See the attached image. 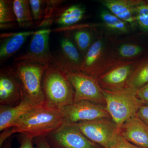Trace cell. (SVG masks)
Instances as JSON below:
<instances>
[{"label":"cell","mask_w":148,"mask_h":148,"mask_svg":"<svg viewBox=\"0 0 148 148\" xmlns=\"http://www.w3.org/2000/svg\"><path fill=\"white\" fill-rule=\"evenodd\" d=\"M37 106L23 96L17 106H0V131L12 127L23 115Z\"/></svg>","instance_id":"cell-16"},{"label":"cell","mask_w":148,"mask_h":148,"mask_svg":"<svg viewBox=\"0 0 148 148\" xmlns=\"http://www.w3.org/2000/svg\"><path fill=\"white\" fill-rule=\"evenodd\" d=\"M100 16L103 25L109 36H123L132 34L134 31L130 25L112 13L110 11H101Z\"/></svg>","instance_id":"cell-18"},{"label":"cell","mask_w":148,"mask_h":148,"mask_svg":"<svg viewBox=\"0 0 148 148\" xmlns=\"http://www.w3.org/2000/svg\"><path fill=\"white\" fill-rule=\"evenodd\" d=\"M35 32H24L1 34V38L3 39V41L0 48L1 62H5L17 52L27 38L33 36Z\"/></svg>","instance_id":"cell-17"},{"label":"cell","mask_w":148,"mask_h":148,"mask_svg":"<svg viewBox=\"0 0 148 148\" xmlns=\"http://www.w3.org/2000/svg\"><path fill=\"white\" fill-rule=\"evenodd\" d=\"M11 68L20 82L23 97L35 105L44 103L42 81L46 66L21 61H16Z\"/></svg>","instance_id":"cell-5"},{"label":"cell","mask_w":148,"mask_h":148,"mask_svg":"<svg viewBox=\"0 0 148 148\" xmlns=\"http://www.w3.org/2000/svg\"><path fill=\"white\" fill-rule=\"evenodd\" d=\"M34 143L36 148H52L48 142L46 137L34 138Z\"/></svg>","instance_id":"cell-31"},{"label":"cell","mask_w":148,"mask_h":148,"mask_svg":"<svg viewBox=\"0 0 148 148\" xmlns=\"http://www.w3.org/2000/svg\"><path fill=\"white\" fill-rule=\"evenodd\" d=\"M64 115L60 110L45 103L31 109L10 127L12 134H26L33 138L46 137L64 123Z\"/></svg>","instance_id":"cell-1"},{"label":"cell","mask_w":148,"mask_h":148,"mask_svg":"<svg viewBox=\"0 0 148 148\" xmlns=\"http://www.w3.org/2000/svg\"><path fill=\"white\" fill-rule=\"evenodd\" d=\"M56 66L66 73L71 83L75 92L74 102L85 100L106 104L103 89L97 79L81 72L72 71L59 62H56Z\"/></svg>","instance_id":"cell-7"},{"label":"cell","mask_w":148,"mask_h":148,"mask_svg":"<svg viewBox=\"0 0 148 148\" xmlns=\"http://www.w3.org/2000/svg\"><path fill=\"white\" fill-rule=\"evenodd\" d=\"M65 122L76 123L101 118L111 119L106 106L88 101H80L61 110Z\"/></svg>","instance_id":"cell-11"},{"label":"cell","mask_w":148,"mask_h":148,"mask_svg":"<svg viewBox=\"0 0 148 148\" xmlns=\"http://www.w3.org/2000/svg\"><path fill=\"white\" fill-rule=\"evenodd\" d=\"M14 9L17 25L20 28H32L35 23L32 17L29 1L14 0Z\"/></svg>","instance_id":"cell-21"},{"label":"cell","mask_w":148,"mask_h":148,"mask_svg":"<svg viewBox=\"0 0 148 148\" xmlns=\"http://www.w3.org/2000/svg\"><path fill=\"white\" fill-rule=\"evenodd\" d=\"M136 21L138 28L144 33H148V1L138 6L136 10Z\"/></svg>","instance_id":"cell-26"},{"label":"cell","mask_w":148,"mask_h":148,"mask_svg":"<svg viewBox=\"0 0 148 148\" xmlns=\"http://www.w3.org/2000/svg\"><path fill=\"white\" fill-rule=\"evenodd\" d=\"M92 31L86 29H79L75 31L72 38L83 58L87 53L95 38Z\"/></svg>","instance_id":"cell-23"},{"label":"cell","mask_w":148,"mask_h":148,"mask_svg":"<svg viewBox=\"0 0 148 148\" xmlns=\"http://www.w3.org/2000/svg\"><path fill=\"white\" fill-rule=\"evenodd\" d=\"M137 116L148 125V105H143L138 111Z\"/></svg>","instance_id":"cell-32"},{"label":"cell","mask_w":148,"mask_h":148,"mask_svg":"<svg viewBox=\"0 0 148 148\" xmlns=\"http://www.w3.org/2000/svg\"><path fill=\"white\" fill-rule=\"evenodd\" d=\"M117 62L113 54L110 36L103 32L96 36L83 58L80 70L97 79Z\"/></svg>","instance_id":"cell-3"},{"label":"cell","mask_w":148,"mask_h":148,"mask_svg":"<svg viewBox=\"0 0 148 148\" xmlns=\"http://www.w3.org/2000/svg\"><path fill=\"white\" fill-rule=\"evenodd\" d=\"M42 88L45 103L51 108L61 111L74 103V88L66 73L58 67L46 66Z\"/></svg>","instance_id":"cell-2"},{"label":"cell","mask_w":148,"mask_h":148,"mask_svg":"<svg viewBox=\"0 0 148 148\" xmlns=\"http://www.w3.org/2000/svg\"><path fill=\"white\" fill-rule=\"evenodd\" d=\"M137 95L143 105H148V84L137 90Z\"/></svg>","instance_id":"cell-29"},{"label":"cell","mask_w":148,"mask_h":148,"mask_svg":"<svg viewBox=\"0 0 148 148\" xmlns=\"http://www.w3.org/2000/svg\"><path fill=\"white\" fill-rule=\"evenodd\" d=\"M109 36L114 57L117 62L138 61L147 56V49L139 35L133 33L123 36Z\"/></svg>","instance_id":"cell-10"},{"label":"cell","mask_w":148,"mask_h":148,"mask_svg":"<svg viewBox=\"0 0 148 148\" xmlns=\"http://www.w3.org/2000/svg\"><path fill=\"white\" fill-rule=\"evenodd\" d=\"M109 148H141L130 143L123 138L121 135L115 144Z\"/></svg>","instance_id":"cell-30"},{"label":"cell","mask_w":148,"mask_h":148,"mask_svg":"<svg viewBox=\"0 0 148 148\" xmlns=\"http://www.w3.org/2000/svg\"><path fill=\"white\" fill-rule=\"evenodd\" d=\"M103 93L106 110L120 129L127 120L137 114L143 105L137 90L128 87L116 90L103 89Z\"/></svg>","instance_id":"cell-4"},{"label":"cell","mask_w":148,"mask_h":148,"mask_svg":"<svg viewBox=\"0 0 148 148\" xmlns=\"http://www.w3.org/2000/svg\"><path fill=\"white\" fill-rule=\"evenodd\" d=\"M63 1H47L44 18L38 27L47 26L51 24L56 12Z\"/></svg>","instance_id":"cell-27"},{"label":"cell","mask_w":148,"mask_h":148,"mask_svg":"<svg viewBox=\"0 0 148 148\" xmlns=\"http://www.w3.org/2000/svg\"><path fill=\"white\" fill-rule=\"evenodd\" d=\"M120 135L139 147L148 148V125L137 114L125 122L121 127Z\"/></svg>","instance_id":"cell-15"},{"label":"cell","mask_w":148,"mask_h":148,"mask_svg":"<svg viewBox=\"0 0 148 148\" xmlns=\"http://www.w3.org/2000/svg\"><path fill=\"white\" fill-rule=\"evenodd\" d=\"M148 84V56L138 61L130 78L127 87L137 90Z\"/></svg>","instance_id":"cell-22"},{"label":"cell","mask_w":148,"mask_h":148,"mask_svg":"<svg viewBox=\"0 0 148 148\" xmlns=\"http://www.w3.org/2000/svg\"><path fill=\"white\" fill-rule=\"evenodd\" d=\"M51 30L43 29L35 32L32 36L29 49L23 55L14 59L16 61H24L44 66L53 65L55 55L51 52L49 38Z\"/></svg>","instance_id":"cell-9"},{"label":"cell","mask_w":148,"mask_h":148,"mask_svg":"<svg viewBox=\"0 0 148 148\" xmlns=\"http://www.w3.org/2000/svg\"><path fill=\"white\" fill-rule=\"evenodd\" d=\"M76 123L88 139L103 148L114 145L121 136L120 129L112 119L101 118Z\"/></svg>","instance_id":"cell-6"},{"label":"cell","mask_w":148,"mask_h":148,"mask_svg":"<svg viewBox=\"0 0 148 148\" xmlns=\"http://www.w3.org/2000/svg\"><path fill=\"white\" fill-rule=\"evenodd\" d=\"M34 139L26 134H19L17 136V140L20 145L18 148H36L34 145ZM1 148H13L12 138H9L6 140Z\"/></svg>","instance_id":"cell-28"},{"label":"cell","mask_w":148,"mask_h":148,"mask_svg":"<svg viewBox=\"0 0 148 148\" xmlns=\"http://www.w3.org/2000/svg\"><path fill=\"white\" fill-rule=\"evenodd\" d=\"M16 22L14 9L13 1H0V24H10Z\"/></svg>","instance_id":"cell-24"},{"label":"cell","mask_w":148,"mask_h":148,"mask_svg":"<svg viewBox=\"0 0 148 148\" xmlns=\"http://www.w3.org/2000/svg\"><path fill=\"white\" fill-rule=\"evenodd\" d=\"M119 61L97 79L103 89L121 90L127 87L130 78L138 61Z\"/></svg>","instance_id":"cell-12"},{"label":"cell","mask_w":148,"mask_h":148,"mask_svg":"<svg viewBox=\"0 0 148 148\" xmlns=\"http://www.w3.org/2000/svg\"><path fill=\"white\" fill-rule=\"evenodd\" d=\"M46 138L52 148H103L88 139L76 123L64 122Z\"/></svg>","instance_id":"cell-8"},{"label":"cell","mask_w":148,"mask_h":148,"mask_svg":"<svg viewBox=\"0 0 148 148\" xmlns=\"http://www.w3.org/2000/svg\"><path fill=\"white\" fill-rule=\"evenodd\" d=\"M61 52L59 53L69 65L70 70L80 71L83 57L71 38L65 37L61 40Z\"/></svg>","instance_id":"cell-19"},{"label":"cell","mask_w":148,"mask_h":148,"mask_svg":"<svg viewBox=\"0 0 148 148\" xmlns=\"http://www.w3.org/2000/svg\"><path fill=\"white\" fill-rule=\"evenodd\" d=\"M144 1L142 0H100L104 5L118 17L129 24L133 31L138 28L136 21V10Z\"/></svg>","instance_id":"cell-14"},{"label":"cell","mask_w":148,"mask_h":148,"mask_svg":"<svg viewBox=\"0 0 148 148\" xmlns=\"http://www.w3.org/2000/svg\"><path fill=\"white\" fill-rule=\"evenodd\" d=\"M23 96L21 84L11 68L1 69L0 73V106H17Z\"/></svg>","instance_id":"cell-13"},{"label":"cell","mask_w":148,"mask_h":148,"mask_svg":"<svg viewBox=\"0 0 148 148\" xmlns=\"http://www.w3.org/2000/svg\"><path fill=\"white\" fill-rule=\"evenodd\" d=\"M29 3L32 17L36 27H38L44 18L47 1L30 0Z\"/></svg>","instance_id":"cell-25"},{"label":"cell","mask_w":148,"mask_h":148,"mask_svg":"<svg viewBox=\"0 0 148 148\" xmlns=\"http://www.w3.org/2000/svg\"><path fill=\"white\" fill-rule=\"evenodd\" d=\"M85 13L84 8L79 5H75L67 8H58L56 12L54 18L57 24L69 27L80 21Z\"/></svg>","instance_id":"cell-20"}]
</instances>
